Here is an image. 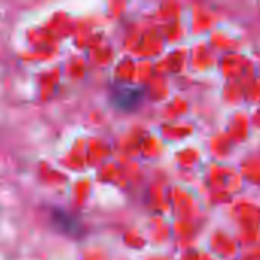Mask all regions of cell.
<instances>
[{
  "label": "cell",
  "mask_w": 260,
  "mask_h": 260,
  "mask_svg": "<svg viewBox=\"0 0 260 260\" xmlns=\"http://www.w3.org/2000/svg\"><path fill=\"white\" fill-rule=\"evenodd\" d=\"M52 222H53V227L56 230H59L61 233L69 235L72 238L76 236V233H79V230H81V224L72 215L62 212V210H55L53 212Z\"/></svg>",
  "instance_id": "cell-2"
},
{
  "label": "cell",
  "mask_w": 260,
  "mask_h": 260,
  "mask_svg": "<svg viewBox=\"0 0 260 260\" xmlns=\"http://www.w3.org/2000/svg\"><path fill=\"white\" fill-rule=\"evenodd\" d=\"M110 99L114 107L123 111H131L139 107L143 99V88L133 84H114L111 85Z\"/></svg>",
  "instance_id": "cell-1"
}]
</instances>
